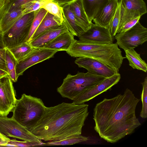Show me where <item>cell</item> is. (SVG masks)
I'll list each match as a JSON object with an SVG mask.
<instances>
[{
  "instance_id": "1",
  "label": "cell",
  "mask_w": 147,
  "mask_h": 147,
  "mask_svg": "<svg viewBox=\"0 0 147 147\" xmlns=\"http://www.w3.org/2000/svg\"><path fill=\"white\" fill-rule=\"evenodd\" d=\"M139 100L127 88L123 94L97 103L93 119L94 129L100 138L113 143L133 133L141 125L135 112Z\"/></svg>"
},
{
  "instance_id": "2",
  "label": "cell",
  "mask_w": 147,
  "mask_h": 147,
  "mask_svg": "<svg viewBox=\"0 0 147 147\" xmlns=\"http://www.w3.org/2000/svg\"><path fill=\"white\" fill-rule=\"evenodd\" d=\"M88 105L62 102L45 107L44 113L30 131L40 140L59 141L81 135L84 122L89 114Z\"/></svg>"
},
{
  "instance_id": "3",
  "label": "cell",
  "mask_w": 147,
  "mask_h": 147,
  "mask_svg": "<svg viewBox=\"0 0 147 147\" xmlns=\"http://www.w3.org/2000/svg\"><path fill=\"white\" fill-rule=\"evenodd\" d=\"M67 53L74 57H87L97 60L119 71L123 59L122 52L116 43L100 44L75 39Z\"/></svg>"
},
{
  "instance_id": "4",
  "label": "cell",
  "mask_w": 147,
  "mask_h": 147,
  "mask_svg": "<svg viewBox=\"0 0 147 147\" xmlns=\"http://www.w3.org/2000/svg\"><path fill=\"white\" fill-rule=\"evenodd\" d=\"M45 107L41 99L23 94L17 100L12 117L30 131L41 118Z\"/></svg>"
},
{
  "instance_id": "5",
  "label": "cell",
  "mask_w": 147,
  "mask_h": 147,
  "mask_svg": "<svg viewBox=\"0 0 147 147\" xmlns=\"http://www.w3.org/2000/svg\"><path fill=\"white\" fill-rule=\"evenodd\" d=\"M106 78L92 74L78 72L76 75L68 74L57 91L63 98L74 100L85 91L103 81Z\"/></svg>"
},
{
  "instance_id": "6",
  "label": "cell",
  "mask_w": 147,
  "mask_h": 147,
  "mask_svg": "<svg viewBox=\"0 0 147 147\" xmlns=\"http://www.w3.org/2000/svg\"><path fill=\"white\" fill-rule=\"evenodd\" d=\"M35 15L34 11L23 16L7 32L3 34L5 48L10 49L27 42Z\"/></svg>"
},
{
  "instance_id": "7",
  "label": "cell",
  "mask_w": 147,
  "mask_h": 147,
  "mask_svg": "<svg viewBox=\"0 0 147 147\" xmlns=\"http://www.w3.org/2000/svg\"><path fill=\"white\" fill-rule=\"evenodd\" d=\"M114 38L118 46L124 50L134 49L147 41V29L139 21L128 30L117 33Z\"/></svg>"
},
{
  "instance_id": "8",
  "label": "cell",
  "mask_w": 147,
  "mask_h": 147,
  "mask_svg": "<svg viewBox=\"0 0 147 147\" xmlns=\"http://www.w3.org/2000/svg\"><path fill=\"white\" fill-rule=\"evenodd\" d=\"M0 132L7 137L24 141L43 143L14 118L0 115Z\"/></svg>"
},
{
  "instance_id": "9",
  "label": "cell",
  "mask_w": 147,
  "mask_h": 147,
  "mask_svg": "<svg viewBox=\"0 0 147 147\" xmlns=\"http://www.w3.org/2000/svg\"><path fill=\"white\" fill-rule=\"evenodd\" d=\"M17 99L12 81L9 75L0 79V115L7 117L12 112Z\"/></svg>"
},
{
  "instance_id": "10",
  "label": "cell",
  "mask_w": 147,
  "mask_h": 147,
  "mask_svg": "<svg viewBox=\"0 0 147 147\" xmlns=\"http://www.w3.org/2000/svg\"><path fill=\"white\" fill-rule=\"evenodd\" d=\"M119 1L120 20L118 30L128 22L147 12L146 4L143 0H119Z\"/></svg>"
},
{
  "instance_id": "11",
  "label": "cell",
  "mask_w": 147,
  "mask_h": 147,
  "mask_svg": "<svg viewBox=\"0 0 147 147\" xmlns=\"http://www.w3.org/2000/svg\"><path fill=\"white\" fill-rule=\"evenodd\" d=\"M119 73L106 78L102 82L81 93L73 100L72 102L76 105L84 103L92 99L102 93L110 89L114 85L117 84L121 78Z\"/></svg>"
},
{
  "instance_id": "12",
  "label": "cell",
  "mask_w": 147,
  "mask_h": 147,
  "mask_svg": "<svg viewBox=\"0 0 147 147\" xmlns=\"http://www.w3.org/2000/svg\"><path fill=\"white\" fill-rule=\"evenodd\" d=\"M57 51L45 48L34 49L25 58L18 62L16 67L17 77L31 66L53 57Z\"/></svg>"
},
{
  "instance_id": "13",
  "label": "cell",
  "mask_w": 147,
  "mask_h": 147,
  "mask_svg": "<svg viewBox=\"0 0 147 147\" xmlns=\"http://www.w3.org/2000/svg\"><path fill=\"white\" fill-rule=\"evenodd\" d=\"M78 37L82 41L100 44L113 43L114 39L109 27L105 28L93 23L89 29Z\"/></svg>"
},
{
  "instance_id": "14",
  "label": "cell",
  "mask_w": 147,
  "mask_h": 147,
  "mask_svg": "<svg viewBox=\"0 0 147 147\" xmlns=\"http://www.w3.org/2000/svg\"><path fill=\"white\" fill-rule=\"evenodd\" d=\"M75 63L80 67L87 69L94 75L106 78L110 77L119 73V71L113 69L97 60L87 57H78Z\"/></svg>"
},
{
  "instance_id": "15",
  "label": "cell",
  "mask_w": 147,
  "mask_h": 147,
  "mask_svg": "<svg viewBox=\"0 0 147 147\" xmlns=\"http://www.w3.org/2000/svg\"><path fill=\"white\" fill-rule=\"evenodd\" d=\"M67 30L63 22L45 31L28 43L34 49L44 48L47 44Z\"/></svg>"
},
{
  "instance_id": "16",
  "label": "cell",
  "mask_w": 147,
  "mask_h": 147,
  "mask_svg": "<svg viewBox=\"0 0 147 147\" xmlns=\"http://www.w3.org/2000/svg\"><path fill=\"white\" fill-rule=\"evenodd\" d=\"M119 1L110 0L92 20L95 24L108 28L116 10Z\"/></svg>"
},
{
  "instance_id": "17",
  "label": "cell",
  "mask_w": 147,
  "mask_h": 147,
  "mask_svg": "<svg viewBox=\"0 0 147 147\" xmlns=\"http://www.w3.org/2000/svg\"><path fill=\"white\" fill-rule=\"evenodd\" d=\"M74 36L67 30L60 34L44 48L60 51H67L75 40Z\"/></svg>"
},
{
  "instance_id": "18",
  "label": "cell",
  "mask_w": 147,
  "mask_h": 147,
  "mask_svg": "<svg viewBox=\"0 0 147 147\" xmlns=\"http://www.w3.org/2000/svg\"><path fill=\"white\" fill-rule=\"evenodd\" d=\"M64 22L68 30L74 36H79L85 32L71 11L69 4L62 6Z\"/></svg>"
},
{
  "instance_id": "19",
  "label": "cell",
  "mask_w": 147,
  "mask_h": 147,
  "mask_svg": "<svg viewBox=\"0 0 147 147\" xmlns=\"http://www.w3.org/2000/svg\"><path fill=\"white\" fill-rule=\"evenodd\" d=\"M76 19L85 32L90 27L92 22L89 20L84 8L82 0H75L69 4Z\"/></svg>"
},
{
  "instance_id": "20",
  "label": "cell",
  "mask_w": 147,
  "mask_h": 147,
  "mask_svg": "<svg viewBox=\"0 0 147 147\" xmlns=\"http://www.w3.org/2000/svg\"><path fill=\"white\" fill-rule=\"evenodd\" d=\"M110 0H82L85 12L90 22H92L98 13Z\"/></svg>"
},
{
  "instance_id": "21",
  "label": "cell",
  "mask_w": 147,
  "mask_h": 147,
  "mask_svg": "<svg viewBox=\"0 0 147 147\" xmlns=\"http://www.w3.org/2000/svg\"><path fill=\"white\" fill-rule=\"evenodd\" d=\"M125 58L129 62V65L134 69L142 71L145 72L147 71V64L145 61L141 57L140 54L138 53L134 49L124 50Z\"/></svg>"
},
{
  "instance_id": "22",
  "label": "cell",
  "mask_w": 147,
  "mask_h": 147,
  "mask_svg": "<svg viewBox=\"0 0 147 147\" xmlns=\"http://www.w3.org/2000/svg\"><path fill=\"white\" fill-rule=\"evenodd\" d=\"M23 16L21 8L9 11L3 19L1 29L3 34L7 32Z\"/></svg>"
},
{
  "instance_id": "23",
  "label": "cell",
  "mask_w": 147,
  "mask_h": 147,
  "mask_svg": "<svg viewBox=\"0 0 147 147\" xmlns=\"http://www.w3.org/2000/svg\"><path fill=\"white\" fill-rule=\"evenodd\" d=\"M58 25L54 16L47 12L28 42L45 31Z\"/></svg>"
},
{
  "instance_id": "24",
  "label": "cell",
  "mask_w": 147,
  "mask_h": 147,
  "mask_svg": "<svg viewBox=\"0 0 147 147\" xmlns=\"http://www.w3.org/2000/svg\"><path fill=\"white\" fill-rule=\"evenodd\" d=\"M41 8L45 9L53 15L59 25L62 24L64 22L62 7L57 3L51 0H49Z\"/></svg>"
},
{
  "instance_id": "25",
  "label": "cell",
  "mask_w": 147,
  "mask_h": 147,
  "mask_svg": "<svg viewBox=\"0 0 147 147\" xmlns=\"http://www.w3.org/2000/svg\"><path fill=\"white\" fill-rule=\"evenodd\" d=\"M5 63L8 75L12 81L16 82L18 80L16 71L18 61L9 49L5 48Z\"/></svg>"
},
{
  "instance_id": "26",
  "label": "cell",
  "mask_w": 147,
  "mask_h": 147,
  "mask_svg": "<svg viewBox=\"0 0 147 147\" xmlns=\"http://www.w3.org/2000/svg\"><path fill=\"white\" fill-rule=\"evenodd\" d=\"M9 49L19 62L27 57L34 48L29 43L25 42Z\"/></svg>"
},
{
  "instance_id": "27",
  "label": "cell",
  "mask_w": 147,
  "mask_h": 147,
  "mask_svg": "<svg viewBox=\"0 0 147 147\" xmlns=\"http://www.w3.org/2000/svg\"><path fill=\"white\" fill-rule=\"evenodd\" d=\"M89 138L81 135L71 136L62 140L52 141L45 143V146H59L72 145L89 140Z\"/></svg>"
},
{
  "instance_id": "28",
  "label": "cell",
  "mask_w": 147,
  "mask_h": 147,
  "mask_svg": "<svg viewBox=\"0 0 147 147\" xmlns=\"http://www.w3.org/2000/svg\"><path fill=\"white\" fill-rule=\"evenodd\" d=\"M47 11L45 9L41 8L35 11V15L26 42H28L39 25Z\"/></svg>"
},
{
  "instance_id": "29",
  "label": "cell",
  "mask_w": 147,
  "mask_h": 147,
  "mask_svg": "<svg viewBox=\"0 0 147 147\" xmlns=\"http://www.w3.org/2000/svg\"><path fill=\"white\" fill-rule=\"evenodd\" d=\"M49 0H35L29 2L21 6L22 16L36 11Z\"/></svg>"
},
{
  "instance_id": "30",
  "label": "cell",
  "mask_w": 147,
  "mask_h": 147,
  "mask_svg": "<svg viewBox=\"0 0 147 147\" xmlns=\"http://www.w3.org/2000/svg\"><path fill=\"white\" fill-rule=\"evenodd\" d=\"M142 86V90L141 94L142 108L140 116L142 118L147 117V77H146L143 82L141 83Z\"/></svg>"
},
{
  "instance_id": "31",
  "label": "cell",
  "mask_w": 147,
  "mask_h": 147,
  "mask_svg": "<svg viewBox=\"0 0 147 147\" xmlns=\"http://www.w3.org/2000/svg\"><path fill=\"white\" fill-rule=\"evenodd\" d=\"M120 3L118 4L115 14L111 20L109 27L113 36L117 33L120 20Z\"/></svg>"
},
{
  "instance_id": "32",
  "label": "cell",
  "mask_w": 147,
  "mask_h": 147,
  "mask_svg": "<svg viewBox=\"0 0 147 147\" xmlns=\"http://www.w3.org/2000/svg\"><path fill=\"white\" fill-rule=\"evenodd\" d=\"M9 0H0V33L2 21L6 14L9 11L11 7Z\"/></svg>"
},
{
  "instance_id": "33",
  "label": "cell",
  "mask_w": 147,
  "mask_h": 147,
  "mask_svg": "<svg viewBox=\"0 0 147 147\" xmlns=\"http://www.w3.org/2000/svg\"><path fill=\"white\" fill-rule=\"evenodd\" d=\"M8 143L15 145L16 147H32L45 146V143H40L26 141H17L16 139L11 140Z\"/></svg>"
},
{
  "instance_id": "34",
  "label": "cell",
  "mask_w": 147,
  "mask_h": 147,
  "mask_svg": "<svg viewBox=\"0 0 147 147\" xmlns=\"http://www.w3.org/2000/svg\"><path fill=\"white\" fill-rule=\"evenodd\" d=\"M140 18L139 17L125 23L118 31L117 33L124 32L132 28L139 21Z\"/></svg>"
},
{
  "instance_id": "35",
  "label": "cell",
  "mask_w": 147,
  "mask_h": 147,
  "mask_svg": "<svg viewBox=\"0 0 147 147\" xmlns=\"http://www.w3.org/2000/svg\"><path fill=\"white\" fill-rule=\"evenodd\" d=\"M11 6L9 11L21 8V6L29 2L35 0H9Z\"/></svg>"
},
{
  "instance_id": "36",
  "label": "cell",
  "mask_w": 147,
  "mask_h": 147,
  "mask_svg": "<svg viewBox=\"0 0 147 147\" xmlns=\"http://www.w3.org/2000/svg\"><path fill=\"white\" fill-rule=\"evenodd\" d=\"M5 48L0 50V69L6 71L8 73L5 63Z\"/></svg>"
},
{
  "instance_id": "37",
  "label": "cell",
  "mask_w": 147,
  "mask_h": 147,
  "mask_svg": "<svg viewBox=\"0 0 147 147\" xmlns=\"http://www.w3.org/2000/svg\"><path fill=\"white\" fill-rule=\"evenodd\" d=\"M57 3L61 6L69 4L75 0H51Z\"/></svg>"
},
{
  "instance_id": "38",
  "label": "cell",
  "mask_w": 147,
  "mask_h": 147,
  "mask_svg": "<svg viewBox=\"0 0 147 147\" xmlns=\"http://www.w3.org/2000/svg\"><path fill=\"white\" fill-rule=\"evenodd\" d=\"M5 48L3 40V33H0V50L4 49Z\"/></svg>"
},
{
  "instance_id": "39",
  "label": "cell",
  "mask_w": 147,
  "mask_h": 147,
  "mask_svg": "<svg viewBox=\"0 0 147 147\" xmlns=\"http://www.w3.org/2000/svg\"><path fill=\"white\" fill-rule=\"evenodd\" d=\"M8 75V74L7 72L0 69V79Z\"/></svg>"
}]
</instances>
